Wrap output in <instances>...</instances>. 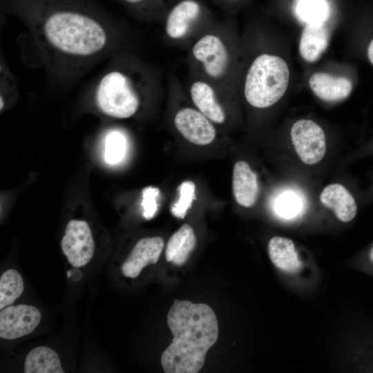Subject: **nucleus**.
<instances>
[{
  "mask_svg": "<svg viewBox=\"0 0 373 373\" xmlns=\"http://www.w3.org/2000/svg\"><path fill=\"white\" fill-rule=\"evenodd\" d=\"M167 323L173 339L161 356L164 372H198L218 337V322L213 309L205 303L175 299L168 312Z\"/></svg>",
  "mask_w": 373,
  "mask_h": 373,
  "instance_id": "1",
  "label": "nucleus"
},
{
  "mask_svg": "<svg viewBox=\"0 0 373 373\" xmlns=\"http://www.w3.org/2000/svg\"><path fill=\"white\" fill-rule=\"evenodd\" d=\"M44 33L56 50L75 57H87L98 52L107 40L104 29L95 20L68 11L51 15L45 21Z\"/></svg>",
  "mask_w": 373,
  "mask_h": 373,
  "instance_id": "2",
  "label": "nucleus"
},
{
  "mask_svg": "<svg viewBox=\"0 0 373 373\" xmlns=\"http://www.w3.org/2000/svg\"><path fill=\"white\" fill-rule=\"evenodd\" d=\"M289 82V70L286 61L277 55L262 54L255 59L247 73L245 99L254 107H269L284 95Z\"/></svg>",
  "mask_w": 373,
  "mask_h": 373,
  "instance_id": "3",
  "label": "nucleus"
},
{
  "mask_svg": "<svg viewBox=\"0 0 373 373\" xmlns=\"http://www.w3.org/2000/svg\"><path fill=\"white\" fill-rule=\"evenodd\" d=\"M96 100L104 113L117 118L130 117L139 106L137 95L128 79L117 71L108 73L101 79Z\"/></svg>",
  "mask_w": 373,
  "mask_h": 373,
  "instance_id": "4",
  "label": "nucleus"
},
{
  "mask_svg": "<svg viewBox=\"0 0 373 373\" xmlns=\"http://www.w3.org/2000/svg\"><path fill=\"white\" fill-rule=\"evenodd\" d=\"M61 248L68 262L75 267L88 265L95 251V243L89 224L73 219L66 224Z\"/></svg>",
  "mask_w": 373,
  "mask_h": 373,
  "instance_id": "5",
  "label": "nucleus"
},
{
  "mask_svg": "<svg viewBox=\"0 0 373 373\" xmlns=\"http://www.w3.org/2000/svg\"><path fill=\"white\" fill-rule=\"evenodd\" d=\"M291 139L296 153L306 164L319 162L326 152V138L323 128L311 119H302L291 126Z\"/></svg>",
  "mask_w": 373,
  "mask_h": 373,
  "instance_id": "6",
  "label": "nucleus"
},
{
  "mask_svg": "<svg viewBox=\"0 0 373 373\" xmlns=\"http://www.w3.org/2000/svg\"><path fill=\"white\" fill-rule=\"evenodd\" d=\"M41 320L39 309L30 305H10L0 312V338L15 340L27 336Z\"/></svg>",
  "mask_w": 373,
  "mask_h": 373,
  "instance_id": "7",
  "label": "nucleus"
},
{
  "mask_svg": "<svg viewBox=\"0 0 373 373\" xmlns=\"http://www.w3.org/2000/svg\"><path fill=\"white\" fill-rule=\"evenodd\" d=\"M174 123L182 135L192 144L207 145L216 137L215 128L209 119L194 109L180 110L175 116Z\"/></svg>",
  "mask_w": 373,
  "mask_h": 373,
  "instance_id": "8",
  "label": "nucleus"
},
{
  "mask_svg": "<svg viewBox=\"0 0 373 373\" xmlns=\"http://www.w3.org/2000/svg\"><path fill=\"white\" fill-rule=\"evenodd\" d=\"M164 245L163 239L158 236L140 239L122 265L123 276L135 278L146 267L157 263Z\"/></svg>",
  "mask_w": 373,
  "mask_h": 373,
  "instance_id": "9",
  "label": "nucleus"
},
{
  "mask_svg": "<svg viewBox=\"0 0 373 373\" xmlns=\"http://www.w3.org/2000/svg\"><path fill=\"white\" fill-rule=\"evenodd\" d=\"M193 55L203 64L206 73L218 78L224 73L228 64V54L225 46L219 37L207 35L193 46Z\"/></svg>",
  "mask_w": 373,
  "mask_h": 373,
  "instance_id": "10",
  "label": "nucleus"
},
{
  "mask_svg": "<svg viewBox=\"0 0 373 373\" xmlns=\"http://www.w3.org/2000/svg\"><path fill=\"white\" fill-rule=\"evenodd\" d=\"M308 83L314 94L326 102L343 100L350 95L353 88L352 82L349 78L325 72L313 73Z\"/></svg>",
  "mask_w": 373,
  "mask_h": 373,
  "instance_id": "11",
  "label": "nucleus"
},
{
  "mask_svg": "<svg viewBox=\"0 0 373 373\" xmlns=\"http://www.w3.org/2000/svg\"><path fill=\"white\" fill-rule=\"evenodd\" d=\"M232 189L238 204L250 207L256 204L259 193L257 177L245 161H238L233 166Z\"/></svg>",
  "mask_w": 373,
  "mask_h": 373,
  "instance_id": "12",
  "label": "nucleus"
},
{
  "mask_svg": "<svg viewBox=\"0 0 373 373\" xmlns=\"http://www.w3.org/2000/svg\"><path fill=\"white\" fill-rule=\"evenodd\" d=\"M321 203L332 209L342 222L351 221L356 215L357 204L350 192L337 183L326 186L320 194Z\"/></svg>",
  "mask_w": 373,
  "mask_h": 373,
  "instance_id": "13",
  "label": "nucleus"
},
{
  "mask_svg": "<svg viewBox=\"0 0 373 373\" xmlns=\"http://www.w3.org/2000/svg\"><path fill=\"white\" fill-rule=\"evenodd\" d=\"M329 34L325 23H306L301 32L299 52L308 62L318 60L327 48Z\"/></svg>",
  "mask_w": 373,
  "mask_h": 373,
  "instance_id": "14",
  "label": "nucleus"
},
{
  "mask_svg": "<svg viewBox=\"0 0 373 373\" xmlns=\"http://www.w3.org/2000/svg\"><path fill=\"white\" fill-rule=\"evenodd\" d=\"M268 254L273 264L283 271L294 273L301 267V261L293 241L289 238L274 236L268 244Z\"/></svg>",
  "mask_w": 373,
  "mask_h": 373,
  "instance_id": "15",
  "label": "nucleus"
},
{
  "mask_svg": "<svg viewBox=\"0 0 373 373\" xmlns=\"http://www.w3.org/2000/svg\"><path fill=\"white\" fill-rule=\"evenodd\" d=\"M200 6L193 0H184L170 12L166 23V31L169 37L179 39L188 31L193 21L198 16Z\"/></svg>",
  "mask_w": 373,
  "mask_h": 373,
  "instance_id": "16",
  "label": "nucleus"
},
{
  "mask_svg": "<svg viewBox=\"0 0 373 373\" xmlns=\"http://www.w3.org/2000/svg\"><path fill=\"white\" fill-rule=\"evenodd\" d=\"M196 245V238L193 228L184 224L169 238L165 251L167 262L182 265Z\"/></svg>",
  "mask_w": 373,
  "mask_h": 373,
  "instance_id": "17",
  "label": "nucleus"
},
{
  "mask_svg": "<svg viewBox=\"0 0 373 373\" xmlns=\"http://www.w3.org/2000/svg\"><path fill=\"white\" fill-rule=\"evenodd\" d=\"M190 93L194 104L209 119L218 124L224 121V111L210 85L204 82H195L192 84Z\"/></svg>",
  "mask_w": 373,
  "mask_h": 373,
  "instance_id": "18",
  "label": "nucleus"
},
{
  "mask_svg": "<svg viewBox=\"0 0 373 373\" xmlns=\"http://www.w3.org/2000/svg\"><path fill=\"white\" fill-rule=\"evenodd\" d=\"M25 373H64L57 353L47 346L32 349L26 356Z\"/></svg>",
  "mask_w": 373,
  "mask_h": 373,
  "instance_id": "19",
  "label": "nucleus"
},
{
  "mask_svg": "<svg viewBox=\"0 0 373 373\" xmlns=\"http://www.w3.org/2000/svg\"><path fill=\"white\" fill-rule=\"evenodd\" d=\"M24 290L21 275L14 269L5 271L0 277V309L12 305Z\"/></svg>",
  "mask_w": 373,
  "mask_h": 373,
  "instance_id": "20",
  "label": "nucleus"
},
{
  "mask_svg": "<svg viewBox=\"0 0 373 373\" xmlns=\"http://www.w3.org/2000/svg\"><path fill=\"white\" fill-rule=\"evenodd\" d=\"M303 209V199L294 191H283L275 200V212L284 219H292L298 216Z\"/></svg>",
  "mask_w": 373,
  "mask_h": 373,
  "instance_id": "21",
  "label": "nucleus"
},
{
  "mask_svg": "<svg viewBox=\"0 0 373 373\" xmlns=\"http://www.w3.org/2000/svg\"><path fill=\"white\" fill-rule=\"evenodd\" d=\"M297 13L306 23H325L328 8L325 0H300Z\"/></svg>",
  "mask_w": 373,
  "mask_h": 373,
  "instance_id": "22",
  "label": "nucleus"
},
{
  "mask_svg": "<svg viewBox=\"0 0 373 373\" xmlns=\"http://www.w3.org/2000/svg\"><path fill=\"white\" fill-rule=\"evenodd\" d=\"M195 200V186L192 181H184L179 186V199L171 207L176 218H184Z\"/></svg>",
  "mask_w": 373,
  "mask_h": 373,
  "instance_id": "23",
  "label": "nucleus"
},
{
  "mask_svg": "<svg viewBox=\"0 0 373 373\" xmlns=\"http://www.w3.org/2000/svg\"><path fill=\"white\" fill-rule=\"evenodd\" d=\"M126 151V140L118 131L110 133L105 143L104 157L107 163L115 164L120 162Z\"/></svg>",
  "mask_w": 373,
  "mask_h": 373,
  "instance_id": "24",
  "label": "nucleus"
},
{
  "mask_svg": "<svg viewBox=\"0 0 373 373\" xmlns=\"http://www.w3.org/2000/svg\"><path fill=\"white\" fill-rule=\"evenodd\" d=\"M160 194V189L154 186L145 187L142 191V207H143V216L150 220L155 215L157 210V197Z\"/></svg>",
  "mask_w": 373,
  "mask_h": 373,
  "instance_id": "25",
  "label": "nucleus"
},
{
  "mask_svg": "<svg viewBox=\"0 0 373 373\" xmlns=\"http://www.w3.org/2000/svg\"><path fill=\"white\" fill-rule=\"evenodd\" d=\"M367 57L370 64L373 66V38L370 40L367 46Z\"/></svg>",
  "mask_w": 373,
  "mask_h": 373,
  "instance_id": "26",
  "label": "nucleus"
},
{
  "mask_svg": "<svg viewBox=\"0 0 373 373\" xmlns=\"http://www.w3.org/2000/svg\"><path fill=\"white\" fill-rule=\"evenodd\" d=\"M370 258L371 260V261L373 262V246L372 247V249H370Z\"/></svg>",
  "mask_w": 373,
  "mask_h": 373,
  "instance_id": "27",
  "label": "nucleus"
},
{
  "mask_svg": "<svg viewBox=\"0 0 373 373\" xmlns=\"http://www.w3.org/2000/svg\"><path fill=\"white\" fill-rule=\"evenodd\" d=\"M126 1L128 2H130V3H137V2H139L142 0H126Z\"/></svg>",
  "mask_w": 373,
  "mask_h": 373,
  "instance_id": "28",
  "label": "nucleus"
},
{
  "mask_svg": "<svg viewBox=\"0 0 373 373\" xmlns=\"http://www.w3.org/2000/svg\"><path fill=\"white\" fill-rule=\"evenodd\" d=\"M3 107V101L2 100V96H1V106H0L1 110H2Z\"/></svg>",
  "mask_w": 373,
  "mask_h": 373,
  "instance_id": "29",
  "label": "nucleus"
}]
</instances>
